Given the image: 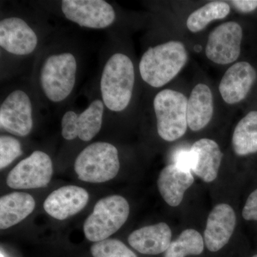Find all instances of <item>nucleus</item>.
Listing matches in <instances>:
<instances>
[{
    "label": "nucleus",
    "mask_w": 257,
    "mask_h": 257,
    "mask_svg": "<svg viewBox=\"0 0 257 257\" xmlns=\"http://www.w3.org/2000/svg\"><path fill=\"white\" fill-rule=\"evenodd\" d=\"M38 37L23 19L9 17L0 21V47L8 53L27 56L33 53Z\"/></svg>",
    "instance_id": "obj_12"
},
{
    "label": "nucleus",
    "mask_w": 257,
    "mask_h": 257,
    "mask_svg": "<svg viewBox=\"0 0 257 257\" xmlns=\"http://www.w3.org/2000/svg\"><path fill=\"white\" fill-rule=\"evenodd\" d=\"M135 83L133 61L123 53H114L106 61L101 72L100 92L105 107L121 112L128 107Z\"/></svg>",
    "instance_id": "obj_2"
},
{
    "label": "nucleus",
    "mask_w": 257,
    "mask_h": 257,
    "mask_svg": "<svg viewBox=\"0 0 257 257\" xmlns=\"http://www.w3.org/2000/svg\"><path fill=\"white\" fill-rule=\"evenodd\" d=\"M120 168L118 150L110 143L96 142L79 153L74 162L78 179L89 183H103L114 179Z\"/></svg>",
    "instance_id": "obj_4"
},
{
    "label": "nucleus",
    "mask_w": 257,
    "mask_h": 257,
    "mask_svg": "<svg viewBox=\"0 0 257 257\" xmlns=\"http://www.w3.org/2000/svg\"><path fill=\"white\" fill-rule=\"evenodd\" d=\"M236 221L234 209L229 204H218L212 209L204 231V242L209 251H218L229 242Z\"/></svg>",
    "instance_id": "obj_15"
},
{
    "label": "nucleus",
    "mask_w": 257,
    "mask_h": 257,
    "mask_svg": "<svg viewBox=\"0 0 257 257\" xmlns=\"http://www.w3.org/2000/svg\"><path fill=\"white\" fill-rule=\"evenodd\" d=\"M252 257H257V254L256 255H254V256H253Z\"/></svg>",
    "instance_id": "obj_30"
},
{
    "label": "nucleus",
    "mask_w": 257,
    "mask_h": 257,
    "mask_svg": "<svg viewBox=\"0 0 257 257\" xmlns=\"http://www.w3.org/2000/svg\"><path fill=\"white\" fill-rule=\"evenodd\" d=\"M232 147L239 156L257 152V111L248 112L234 128Z\"/></svg>",
    "instance_id": "obj_21"
},
{
    "label": "nucleus",
    "mask_w": 257,
    "mask_h": 257,
    "mask_svg": "<svg viewBox=\"0 0 257 257\" xmlns=\"http://www.w3.org/2000/svg\"><path fill=\"white\" fill-rule=\"evenodd\" d=\"M1 128L18 137H26L33 128V107L28 93L22 89L10 92L0 106Z\"/></svg>",
    "instance_id": "obj_9"
},
{
    "label": "nucleus",
    "mask_w": 257,
    "mask_h": 257,
    "mask_svg": "<svg viewBox=\"0 0 257 257\" xmlns=\"http://www.w3.org/2000/svg\"><path fill=\"white\" fill-rule=\"evenodd\" d=\"M190 150L193 157L192 172L204 182L215 180L222 159L218 144L210 139H201L193 144Z\"/></svg>",
    "instance_id": "obj_16"
},
{
    "label": "nucleus",
    "mask_w": 257,
    "mask_h": 257,
    "mask_svg": "<svg viewBox=\"0 0 257 257\" xmlns=\"http://www.w3.org/2000/svg\"><path fill=\"white\" fill-rule=\"evenodd\" d=\"M52 174L50 157L45 152L35 151L10 171L7 184L15 189L42 188L50 183Z\"/></svg>",
    "instance_id": "obj_7"
},
{
    "label": "nucleus",
    "mask_w": 257,
    "mask_h": 257,
    "mask_svg": "<svg viewBox=\"0 0 257 257\" xmlns=\"http://www.w3.org/2000/svg\"><path fill=\"white\" fill-rule=\"evenodd\" d=\"M214 114V99L207 84L194 87L187 101V124L191 130L199 131L210 122Z\"/></svg>",
    "instance_id": "obj_19"
},
{
    "label": "nucleus",
    "mask_w": 257,
    "mask_h": 257,
    "mask_svg": "<svg viewBox=\"0 0 257 257\" xmlns=\"http://www.w3.org/2000/svg\"><path fill=\"white\" fill-rule=\"evenodd\" d=\"M256 69L247 62H236L225 72L219 90L225 102L235 104L247 96L256 82Z\"/></svg>",
    "instance_id": "obj_13"
},
{
    "label": "nucleus",
    "mask_w": 257,
    "mask_h": 257,
    "mask_svg": "<svg viewBox=\"0 0 257 257\" xmlns=\"http://www.w3.org/2000/svg\"><path fill=\"white\" fill-rule=\"evenodd\" d=\"M128 214L130 205L125 198L119 195L103 198L96 202L84 222L86 238L93 242L107 239L124 224Z\"/></svg>",
    "instance_id": "obj_6"
},
{
    "label": "nucleus",
    "mask_w": 257,
    "mask_h": 257,
    "mask_svg": "<svg viewBox=\"0 0 257 257\" xmlns=\"http://www.w3.org/2000/svg\"><path fill=\"white\" fill-rule=\"evenodd\" d=\"M204 250L202 235L194 229L182 231L178 239L171 242L165 251V257H185L187 255H199Z\"/></svg>",
    "instance_id": "obj_23"
},
{
    "label": "nucleus",
    "mask_w": 257,
    "mask_h": 257,
    "mask_svg": "<svg viewBox=\"0 0 257 257\" xmlns=\"http://www.w3.org/2000/svg\"><path fill=\"white\" fill-rule=\"evenodd\" d=\"M104 107L102 100L96 99L80 114L73 110L66 111L61 121L64 140L79 138L82 141H91L101 130Z\"/></svg>",
    "instance_id": "obj_11"
},
{
    "label": "nucleus",
    "mask_w": 257,
    "mask_h": 257,
    "mask_svg": "<svg viewBox=\"0 0 257 257\" xmlns=\"http://www.w3.org/2000/svg\"><path fill=\"white\" fill-rule=\"evenodd\" d=\"M187 101L183 93L166 89L157 93L153 106L157 119V133L162 140L174 142L187 132Z\"/></svg>",
    "instance_id": "obj_5"
},
{
    "label": "nucleus",
    "mask_w": 257,
    "mask_h": 257,
    "mask_svg": "<svg viewBox=\"0 0 257 257\" xmlns=\"http://www.w3.org/2000/svg\"><path fill=\"white\" fill-rule=\"evenodd\" d=\"M231 5L240 13H249L257 8V0H234Z\"/></svg>",
    "instance_id": "obj_28"
},
{
    "label": "nucleus",
    "mask_w": 257,
    "mask_h": 257,
    "mask_svg": "<svg viewBox=\"0 0 257 257\" xmlns=\"http://www.w3.org/2000/svg\"><path fill=\"white\" fill-rule=\"evenodd\" d=\"M230 11L231 8L226 2H211L189 15L187 20V28L194 33L201 32L211 22L226 18Z\"/></svg>",
    "instance_id": "obj_22"
},
{
    "label": "nucleus",
    "mask_w": 257,
    "mask_h": 257,
    "mask_svg": "<svg viewBox=\"0 0 257 257\" xmlns=\"http://www.w3.org/2000/svg\"><path fill=\"white\" fill-rule=\"evenodd\" d=\"M77 62L71 52L52 54L44 60L40 72V84L47 99L62 102L70 96L77 81Z\"/></svg>",
    "instance_id": "obj_3"
},
{
    "label": "nucleus",
    "mask_w": 257,
    "mask_h": 257,
    "mask_svg": "<svg viewBox=\"0 0 257 257\" xmlns=\"http://www.w3.org/2000/svg\"><path fill=\"white\" fill-rule=\"evenodd\" d=\"M172 239V231L166 223L161 222L135 230L128 236V242L139 252L157 255L165 252Z\"/></svg>",
    "instance_id": "obj_17"
},
{
    "label": "nucleus",
    "mask_w": 257,
    "mask_h": 257,
    "mask_svg": "<svg viewBox=\"0 0 257 257\" xmlns=\"http://www.w3.org/2000/svg\"><path fill=\"white\" fill-rule=\"evenodd\" d=\"M175 165L182 170L191 172L193 168V157L191 150H180L175 155Z\"/></svg>",
    "instance_id": "obj_27"
},
{
    "label": "nucleus",
    "mask_w": 257,
    "mask_h": 257,
    "mask_svg": "<svg viewBox=\"0 0 257 257\" xmlns=\"http://www.w3.org/2000/svg\"><path fill=\"white\" fill-rule=\"evenodd\" d=\"M89 201V194L77 186H64L51 193L44 202L45 211L58 220H64L82 210Z\"/></svg>",
    "instance_id": "obj_14"
},
{
    "label": "nucleus",
    "mask_w": 257,
    "mask_h": 257,
    "mask_svg": "<svg viewBox=\"0 0 257 257\" xmlns=\"http://www.w3.org/2000/svg\"><path fill=\"white\" fill-rule=\"evenodd\" d=\"M35 201L30 194L13 192L0 199V229H7L21 222L34 211Z\"/></svg>",
    "instance_id": "obj_20"
},
{
    "label": "nucleus",
    "mask_w": 257,
    "mask_h": 257,
    "mask_svg": "<svg viewBox=\"0 0 257 257\" xmlns=\"http://www.w3.org/2000/svg\"><path fill=\"white\" fill-rule=\"evenodd\" d=\"M0 257H5L4 253H3V251H1V253H0Z\"/></svg>",
    "instance_id": "obj_29"
},
{
    "label": "nucleus",
    "mask_w": 257,
    "mask_h": 257,
    "mask_svg": "<svg viewBox=\"0 0 257 257\" xmlns=\"http://www.w3.org/2000/svg\"><path fill=\"white\" fill-rule=\"evenodd\" d=\"M194 183L191 172L175 164L167 166L159 175L157 186L161 195L171 207H177L183 200L184 192Z\"/></svg>",
    "instance_id": "obj_18"
},
{
    "label": "nucleus",
    "mask_w": 257,
    "mask_h": 257,
    "mask_svg": "<svg viewBox=\"0 0 257 257\" xmlns=\"http://www.w3.org/2000/svg\"><path fill=\"white\" fill-rule=\"evenodd\" d=\"M23 155L21 144L13 137H0V169L6 168L19 157Z\"/></svg>",
    "instance_id": "obj_25"
},
{
    "label": "nucleus",
    "mask_w": 257,
    "mask_h": 257,
    "mask_svg": "<svg viewBox=\"0 0 257 257\" xmlns=\"http://www.w3.org/2000/svg\"><path fill=\"white\" fill-rule=\"evenodd\" d=\"M61 10L67 20L82 28L105 29L116 20L114 8L104 0H63Z\"/></svg>",
    "instance_id": "obj_8"
},
{
    "label": "nucleus",
    "mask_w": 257,
    "mask_h": 257,
    "mask_svg": "<svg viewBox=\"0 0 257 257\" xmlns=\"http://www.w3.org/2000/svg\"><path fill=\"white\" fill-rule=\"evenodd\" d=\"M243 219L257 221V189L248 197L242 211Z\"/></svg>",
    "instance_id": "obj_26"
},
{
    "label": "nucleus",
    "mask_w": 257,
    "mask_h": 257,
    "mask_svg": "<svg viewBox=\"0 0 257 257\" xmlns=\"http://www.w3.org/2000/svg\"><path fill=\"white\" fill-rule=\"evenodd\" d=\"M188 60V52L182 42L170 41L150 47L142 56L140 73L150 87L160 88L171 82Z\"/></svg>",
    "instance_id": "obj_1"
},
{
    "label": "nucleus",
    "mask_w": 257,
    "mask_h": 257,
    "mask_svg": "<svg viewBox=\"0 0 257 257\" xmlns=\"http://www.w3.org/2000/svg\"><path fill=\"white\" fill-rule=\"evenodd\" d=\"M90 250L93 257H138L117 239H106L94 242Z\"/></svg>",
    "instance_id": "obj_24"
},
{
    "label": "nucleus",
    "mask_w": 257,
    "mask_h": 257,
    "mask_svg": "<svg viewBox=\"0 0 257 257\" xmlns=\"http://www.w3.org/2000/svg\"><path fill=\"white\" fill-rule=\"evenodd\" d=\"M243 30L236 22H226L209 34L206 56L214 63L226 65L237 60L241 54Z\"/></svg>",
    "instance_id": "obj_10"
}]
</instances>
